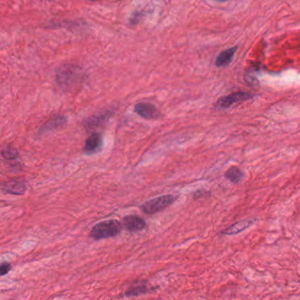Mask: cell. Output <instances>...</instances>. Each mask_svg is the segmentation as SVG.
I'll return each mask as SVG.
<instances>
[{
	"mask_svg": "<svg viewBox=\"0 0 300 300\" xmlns=\"http://www.w3.org/2000/svg\"><path fill=\"white\" fill-rule=\"evenodd\" d=\"M252 97V94L245 93V92L232 93V94L224 96V97H222V98L218 99L217 103H216V108L220 109H228V108H230L231 106H233L235 103L245 102V101L251 99Z\"/></svg>",
	"mask_w": 300,
	"mask_h": 300,
	"instance_id": "cell-4",
	"label": "cell"
},
{
	"mask_svg": "<svg viewBox=\"0 0 300 300\" xmlns=\"http://www.w3.org/2000/svg\"><path fill=\"white\" fill-rule=\"evenodd\" d=\"M2 191L11 195H21L26 192V182L22 180H11L2 183Z\"/></svg>",
	"mask_w": 300,
	"mask_h": 300,
	"instance_id": "cell-6",
	"label": "cell"
},
{
	"mask_svg": "<svg viewBox=\"0 0 300 300\" xmlns=\"http://www.w3.org/2000/svg\"><path fill=\"white\" fill-rule=\"evenodd\" d=\"M103 145V137L99 133H93L90 135L85 142L84 152L86 154H94L101 149Z\"/></svg>",
	"mask_w": 300,
	"mask_h": 300,
	"instance_id": "cell-8",
	"label": "cell"
},
{
	"mask_svg": "<svg viewBox=\"0 0 300 300\" xmlns=\"http://www.w3.org/2000/svg\"><path fill=\"white\" fill-rule=\"evenodd\" d=\"M254 223V221L251 219H246V220H241L237 222V223H233V226H231L229 228H227V230L223 231L222 234L223 235H236L239 233H241L243 231L247 229L250 226H252Z\"/></svg>",
	"mask_w": 300,
	"mask_h": 300,
	"instance_id": "cell-11",
	"label": "cell"
},
{
	"mask_svg": "<svg viewBox=\"0 0 300 300\" xmlns=\"http://www.w3.org/2000/svg\"><path fill=\"white\" fill-rule=\"evenodd\" d=\"M121 223L126 230L131 233L144 230L146 227L145 221L142 217L135 216V215H130L123 217Z\"/></svg>",
	"mask_w": 300,
	"mask_h": 300,
	"instance_id": "cell-7",
	"label": "cell"
},
{
	"mask_svg": "<svg viewBox=\"0 0 300 300\" xmlns=\"http://www.w3.org/2000/svg\"><path fill=\"white\" fill-rule=\"evenodd\" d=\"M134 111L142 118L147 120H155L160 116V111L157 109L155 106L151 103H137L134 106Z\"/></svg>",
	"mask_w": 300,
	"mask_h": 300,
	"instance_id": "cell-5",
	"label": "cell"
},
{
	"mask_svg": "<svg viewBox=\"0 0 300 300\" xmlns=\"http://www.w3.org/2000/svg\"><path fill=\"white\" fill-rule=\"evenodd\" d=\"M12 269V266L8 262H3L0 267V274L4 277L9 273L10 270Z\"/></svg>",
	"mask_w": 300,
	"mask_h": 300,
	"instance_id": "cell-16",
	"label": "cell"
},
{
	"mask_svg": "<svg viewBox=\"0 0 300 300\" xmlns=\"http://www.w3.org/2000/svg\"><path fill=\"white\" fill-rule=\"evenodd\" d=\"M217 1H226V0H217Z\"/></svg>",
	"mask_w": 300,
	"mask_h": 300,
	"instance_id": "cell-18",
	"label": "cell"
},
{
	"mask_svg": "<svg viewBox=\"0 0 300 300\" xmlns=\"http://www.w3.org/2000/svg\"><path fill=\"white\" fill-rule=\"evenodd\" d=\"M176 196L172 195H165L154 198L145 202L141 205V211L148 215L156 214L158 212L166 210L176 202Z\"/></svg>",
	"mask_w": 300,
	"mask_h": 300,
	"instance_id": "cell-2",
	"label": "cell"
},
{
	"mask_svg": "<svg viewBox=\"0 0 300 300\" xmlns=\"http://www.w3.org/2000/svg\"><path fill=\"white\" fill-rule=\"evenodd\" d=\"M235 52H236V47L229 48L220 53L216 59V65L218 67L227 66V64H230L231 61L233 60Z\"/></svg>",
	"mask_w": 300,
	"mask_h": 300,
	"instance_id": "cell-12",
	"label": "cell"
},
{
	"mask_svg": "<svg viewBox=\"0 0 300 300\" xmlns=\"http://www.w3.org/2000/svg\"><path fill=\"white\" fill-rule=\"evenodd\" d=\"M1 155L5 160H12V161H14L19 158V154H18L16 149L12 146H7L5 149H3Z\"/></svg>",
	"mask_w": 300,
	"mask_h": 300,
	"instance_id": "cell-15",
	"label": "cell"
},
{
	"mask_svg": "<svg viewBox=\"0 0 300 300\" xmlns=\"http://www.w3.org/2000/svg\"><path fill=\"white\" fill-rule=\"evenodd\" d=\"M90 1H98V0H90Z\"/></svg>",
	"mask_w": 300,
	"mask_h": 300,
	"instance_id": "cell-17",
	"label": "cell"
},
{
	"mask_svg": "<svg viewBox=\"0 0 300 300\" xmlns=\"http://www.w3.org/2000/svg\"><path fill=\"white\" fill-rule=\"evenodd\" d=\"M149 291H150V289L146 284H144V283H139L138 284H135L133 286H131L128 291L125 292V296L126 297H136L138 295L147 293Z\"/></svg>",
	"mask_w": 300,
	"mask_h": 300,
	"instance_id": "cell-14",
	"label": "cell"
},
{
	"mask_svg": "<svg viewBox=\"0 0 300 300\" xmlns=\"http://www.w3.org/2000/svg\"><path fill=\"white\" fill-rule=\"evenodd\" d=\"M80 76V70L77 66L64 65L57 72V81L63 89L70 88L78 83Z\"/></svg>",
	"mask_w": 300,
	"mask_h": 300,
	"instance_id": "cell-3",
	"label": "cell"
},
{
	"mask_svg": "<svg viewBox=\"0 0 300 300\" xmlns=\"http://www.w3.org/2000/svg\"><path fill=\"white\" fill-rule=\"evenodd\" d=\"M121 224L122 223L115 219L99 222L92 228L90 237L93 240H99L117 236L122 229Z\"/></svg>",
	"mask_w": 300,
	"mask_h": 300,
	"instance_id": "cell-1",
	"label": "cell"
},
{
	"mask_svg": "<svg viewBox=\"0 0 300 300\" xmlns=\"http://www.w3.org/2000/svg\"><path fill=\"white\" fill-rule=\"evenodd\" d=\"M112 111H105L103 113H99L98 115L91 116L90 118L87 119L84 122V125L86 126V128L89 130H93V129L97 128L101 125L105 123L106 121L109 120V117L111 116Z\"/></svg>",
	"mask_w": 300,
	"mask_h": 300,
	"instance_id": "cell-10",
	"label": "cell"
},
{
	"mask_svg": "<svg viewBox=\"0 0 300 300\" xmlns=\"http://www.w3.org/2000/svg\"><path fill=\"white\" fill-rule=\"evenodd\" d=\"M224 177L228 181H230L231 182L236 184V183H239L243 179L244 173L239 167L232 166L229 169L227 170V172H224Z\"/></svg>",
	"mask_w": 300,
	"mask_h": 300,
	"instance_id": "cell-13",
	"label": "cell"
},
{
	"mask_svg": "<svg viewBox=\"0 0 300 300\" xmlns=\"http://www.w3.org/2000/svg\"><path fill=\"white\" fill-rule=\"evenodd\" d=\"M66 117L64 115H58L55 116L53 118L49 119L48 121H46L44 124L42 125V128L40 130V133L44 134L49 131H55V130H58L61 127H63L65 123H66Z\"/></svg>",
	"mask_w": 300,
	"mask_h": 300,
	"instance_id": "cell-9",
	"label": "cell"
}]
</instances>
